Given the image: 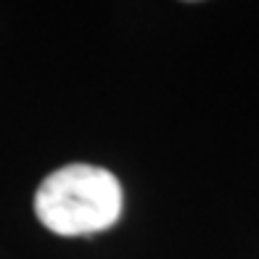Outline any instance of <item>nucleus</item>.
<instances>
[{
    "mask_svg": "<svg viewBox=\"0 0 259 259\" xmlns=\"http://www.w3.org/2000/svg\"><path fill=\"white\" fill-rule=\"evenodd\" d=\"M34 211L56 235L101 233L122 214V188L109 169L69 164L40 183Z\"/></svg>",
    "mask_w": 259,
    "mask_h": 259,
    "instance_id": "1",
    "label": "nucleus"
}]
</instances>
